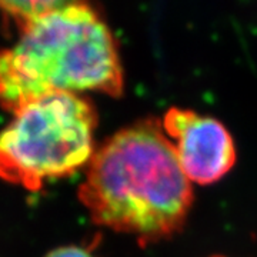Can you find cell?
I'll use <instances>...</instances> for the list:
<instances>
[{
	"instance_id": "8992f818",
	"label": "cell",
	"mask_w": 257,
	"mask_h": 257,
	"mask_svg": "<svg viewBox=\"0 0 257 257\" xmlns=\"http://www.w3.org/2000/svg\"><path fill=\"white\" fill-rule=\"evenodd\" d=\"M213 257H221V256H213Z\"/></svg>"
},
{
	"instance_id": "277c9868",
	"label": "cell",
	"mask_w": 257,
	"mask_h": 257,
	"mask_svg": "<svg viewBox=\"0 0 257 257\" xmlns=\"http://www.w3.org/2000/svg\"><path fill=\"white\" fill-rule=\"evenodd\" d=\"M162 126L190 182L211 184L233 169L237 157L236 146L229 130L219 120L172 107L165 114Z\"/></svg>"
},
{
	"instance_id": "3957f363",
	"label": "cell",
	"mask_w": 257,
	"mask_h": 257,
	"mask_svg": "<svg viewBox=\"0 0 257 257\" xmlns=\"http://www.w3.org/2000/svg\"><path fill=\"white\" fill-rule=\"evenodd\" d=\"M97 111L76 93H52L15 113L0 132V179L39 192L76 173L94 155Z\"/></svg>"
},
{
	"instance_id": "7a4b0ae2",
	"label": "cell",
	"mask_w": 257,
	"mask_h": 257,
	"mask_svg": "<svg viewBox=\"0 0 257 257\" xmlns=\"http://www.w3.org/2000/svg\"><path fill=\"white\" fill-rule=\"evenodd\" d=\"M124 90L119 49L92 5L57 2L19 30L12 49H0V106L16 113L52 93Z\"/></svg>"
},
{
	"instance_id": "5b68a950",
	"label": "cell",
	"mask_w": 257,
	"mask_h": 257,
	"mask_svg": "<svg viewBox=\"0 0 257 257\" xmlns=\"http://www.w3.org/2000/svg\"><path fill=\"white\" fill-rule=\"evenodd\" d=\"M45 257H92V254L86 251L84 248L77 247V246H64V247L52 250Z\"/></svg>"
},
{
	"instance_id": "6da1fadb",
	"label": "cell",
	"mask_w": 257,
	"mask_h": 257,
	"mask_svg": "<svg viewBox=\"0 0 257 257\" xmlns=\"http://www.w3.org/2000/svg\"><path fill=\"white\" fill-rule=\"evenodd\" d=\"M79 199L96 224L152 243L183 227L193 189L162 123L150 117L96 149Z\"/></svg>"
}]
</instances>
